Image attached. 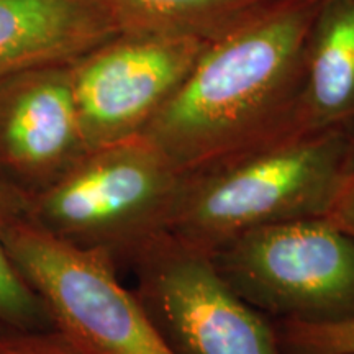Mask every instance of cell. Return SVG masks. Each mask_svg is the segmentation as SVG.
Segmentation results:
<instances>
[{
  "label": "cell",
  "mask_w": 354,
  "mask_h": 354,
  "mask_svg": "<svg viewBox=\"0 0 354 354\" xmlns=\"http://www.w3.org/2000/svg\"><path fill=\"white\" fill-rule=\"evenodd\" d=\"M326 218L354 236V176H346Z\"/></svg>",
  "instance_id": "cell-15"
},
{
  "label": "cell",
  "mask_w": 354,
  "mask_h": 354,
  "mask_svg": "<svg viewBox=\"0 0 354 354\" xmlns=\"http://www.w3.org/2000/svg\"><path fill=\"white\" fill-rule=\"evenodd\" d=\"M354 117V0H322L305 51L295 135L346 130Z\"/></svg>",
  "instance_id": "cell-10"
},
{
  "label": "cell",
  "mask_w": 354,
  "mask_h": 354,
  "mask_svg": "<svg viewBox=\"0 0 354 354\" xmlns=\"http://www.w3.org/2000/svg\"><path fill=\"white\" fill-rule=\"evenodd\" d=\"M348 130L287 135L184 176L166 228L212 253L250 230L326 216L346 179Z\"/></svg>",
  "instance_id": "cell-2"
},
{
  "label": "cell",
  "mask_w": 354,
  "mask_h": 354,
  "mask_svg": "<svg viewBox=\"0 0 354 354\" xmlns=\"http://www.w3.org/2000/svg\"><path fill=\"white\" fill-rule=\"evenodd\" d=\"M209 254L228 286L272 322L354 318V236L326 216L250 230Z\"/></svg>",
  "instance_id": "cell-5"
},
{
  "label": "cell",
  "mask_w": 354,
  "mask_h": 354,
  "mask_svg": "<svg viewBox=\"0 0 354 354\" xmlns=\"http://www.w3.org/2000/svg\"><path fill=\"white\" fill-rule=\"evenodd\" d=\"M346 174L354 176V133H349L348 153H346Z\"/></svg>",
  "instance_id": "cell-16"
},
{
  "label": "cell",
  "mask_w": 354,
  "mask_h": 354,
  "mask_svg": "<svg viewBox=\"0 0 354 354\" xmlns=\"http://www.w3.org/2000/svg\"><path fill=\"white\" fill-rule=\"evenodd\" d=\"M209 41L115 35L71 63L87 149L140 135L171 99Z\"/></svg>",
  "instance_id": "cell-7"
},
{
  "label": "cell",
  "mask_w": 354,
  "mask_h": 354,
  "mask_svg": "<svg viewBox=\"0 0 354 354\" xmlns=\"http://www.w3.org/2000/svg\"><path fill=\"white\" fill-rule=\"evenodd\" d=\"M0 333H2V330H0Z\"/></svg>",
  "instance_id": "cell-17"
},
{
  "label": "cell",
  "mask_w": 354,
  "mask_h": 354,
  "mask_svg": "<svg viewBox=\"0 0 354 354\" xmlns=\"http://www.w3.org/2000/svg\"><path fill=\"white\" fill-rule=\"evenodd\" d=\"M17 198H20L19 194L0 184V220L3 212ZM0 330L24 335L56 331L50 310L13 264L2 234H0Z\"/></svg>",
  "instance_id": "cell-12"
},
{
  "label": "cell",
  "mask_w": 354,
  "mask_h": 354,
  "mask_svg": "<svg viewBox=\"0 0 354 354\" xmlns=\"http://www.w3.org/2000/svg\"><path fill=\"white\" fill-rule=\"evenodd\" d=\"M123 266L174 354H284L274 322L228 286L205 251L159 232Z\"/></svg>",
  "instance_id": "cell-6"
},
{
  "label": "cell",
  "mask_w": 354,
  "mask_h": 354,
  "mask_svg": "<svg viewBox=\"0 0 354 354\" xmlns=\"http://www.w3.org/2000/svg\"><path fill=\"white\" fill-rule=\"evenodd\" d=\"M0 354H86L57 331L50 333H0Z\"/></svg>",
  "instance_id": "cell-14"
},
{
  "label": "cell",
  "mask_w": 354,
  "mask_h": 354,
  "mask_svg": "<svg viewBox=\"0 0 354 354\" xmlns=\"http://www.w3.org/2000/svg\"><path fill=\"white\" fill-rule=\"evenodd\" d=\"M184 174L145 135L92 148L55 184L24 198L38 228L123 266L145 240L165 232Z\"/></svg>",
  "instance_id": "cell-3"
},
{
  "label": "cell",
  "mask_w": 354,
  "mask_h": 354,
  "mask_svg": "<svg viewBox=\"0 0 354 354\" xmlns=\"http://www.w3.org/2000/svg\"><path fill=\"white\" fill-rule=\"evenodd\" d=\"M0 234L13 264L50 310L57 333L86 354H174L109 256L57 240L24 214L3 212Z\"/></svg>",
  "instance_id": "cell-4"
},
{
  "label": "cell",
  "mask_w": 354,
  "mask_h": 354,
  "mask_svg": "<svg viewBox=\"0 0 354 354\" xmlns=\"http://www.w3.org/2000/svg\"><path fill=\"white\" fill-rule=\"evenodd\" d=\"M118 35L212 41L276 0H94Z\"/></svg>",
  "instance_id": "cell-11"
},
{
  "label": "cell",
  "mask_w": 354,
  "mask_h": 354,
  "mask_svg": "<svg viewBox=\"0 0 354 354\" xmlns=\"http://www.w3.org/2000/svg\"><path fill=\"white\" fill-rule=\"evenodd\" d=\"M88 151L74 99L71 63L0 77V184L30 198Z\"/></svg>",
  "instance_id": "cell-8"
},
{
  "label": "cell",
  "mask_w": 354,
  "mask_h": 354,
  "mask_svg": "<svg viewBox=\"0 0 354 354\" xmlns=\"http://www.w3.org/2000/svg\"><path fill=\"white\" fill-rule=\"evenodd\" d=\"M284 354H354V318L335 323L274 322Z\"/></svg>",
  "instance_id": "cell-13"
},
{
  "label": "cell",
  "mask_w": 354,
  "mask_h": 354,
  "mask_svg": "<svg viewBox=\"0 0 354 354\" xmlns=\"http://www.w3.org/2000/svg\"><path fill=\"white\" fill-rule=\"evenodd\" d=\"M115 35L94 0H0V77L38 64L73 63Z\"/></svg>",
  "instance_id": "cell-9"
},
{
  "label": "cell",
  "mask_w": 354,
  "mask_h": 354,
  "mask_svg": "<svg viewBox=\"0 0 354 354\" xmlns=\"http://www.w3.org/2000/svg\"><path fill=\"white\" fill-rule=\"evenodd\" d=\"M322 0H276L207 43L141 131L187 176L287 135Z\"/></svg>",
  "instance_id": "cell-1"
}]
</instances>
